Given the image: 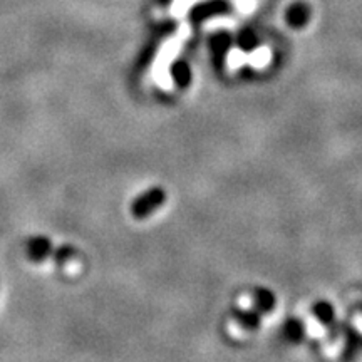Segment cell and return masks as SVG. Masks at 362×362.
Wrapping results in <instances>:
<instances>
[{
	"mask_svg": "<svg viewBox=\"0 0 362 362\" xmlns=\"http://www.w3.org/2000/svg\"><path fill=\"white\" fill-rule=\"evenodd\" d=\"M27 257H29L33 262H42L51 255L52 252V245H51V240L45 238V237H34L27 242L25 247Z\"/></svg>",
	"mask_w": 362,
	"mask_h": 362,
	"instance_id": "obj_1",
	"label": "cell"
},
{
	"mask_svg": "<svg viewBox=\"0 0 362 362\" xmlns=\"http://www.w3.org/2000/svg\"><path fill=\"white\" fill-rule=\"evenodd\" d=\"M160 200H163V193H160V192H153V193H149V194H144L141 200L138 202V205H136V208H133V211H139L143 206H146L141 211V214H146V211L149 214V211H151L153 208L160 205V203H161Z\"/></svg>",
	"mask_w": 362,
	"mask_h": 362,
	"instance_id": "obj_2",
	"label": "cell"
}]
</instances>
